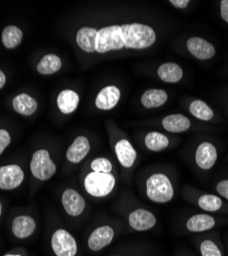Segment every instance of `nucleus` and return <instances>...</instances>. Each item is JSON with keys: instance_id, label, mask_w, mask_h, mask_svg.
I'll return each mask as SVG.
<instances>
[{"instance_id": "nucleus-30", "label": "nucleus", "mask_w": 228, "mask_h": 256, "mask_svg": "<svg viewBox=\"0 0 228 256\" xmlns=\"http://www.w3.org/2000/svg\"><path fill=\"white\" fill-rule=\"evenodd\" d=\"M216 194L228 203V178H221L215 184Z\"/></svg>"}, {"instance_id": "nucleus-22", "label": "nucleus", "mask_w": 228, "mask_h": 256, "mask_svg": "<svg viewBox=\"0 0 228 256\" xmlns=\"http://www.w3.org/2000/svg\"><path fill=\"white\" fill-rule=\"evenodd\" d=\"M168 94L163 90L152 88L145 92L141 96V104L146 109H156L168 102Z\"/></svg>"}, {"instance_id": "nucleus-20", "label": "nucleus", "mask_w": 228, "mask_h": 256, "mask_svg": "<svg viewBox=\"0 0 228 256\" xmlns=\"http://www.w3.org/2000/svg\"><path fill=\"white\" fill-rule=\"evenodd\" d=\"M159 79L165 83H178L182 80L184 72L177 62H164L157 69Z\"/></svg>"}, {"instance_id": "nucleus-31", "label": "nucleus", "mask_w": 228, "mask_h": 256, "mask_svg": "<svg viewBox=\"0 0 228 256\" xmlns=\"http://www.w3.org/2000/svg\"><path fill=\"white\" fill-rule=\"evenodd\" d=\"M11 140V134L5 130H0V155H2L6 148L10 146Z\"/></svg>"}, {"instance_id": "nucleus-24", "label": "nucleus", "mask_w": 228, "mask_h": 256, "mask_svg": "<svg viewBox=\"0 0 228 256\" xmlns=\"http://www.w3.org/2000/svg\"><path fill=\"white\" fill-rule=\"evenodd\" d=\"M59 110L63 114L73 113L78 106L79 96L77 92L71 90H65L61 92L57 98Z\"/></svg>"}, {"instance_id": "nucleus-39", "label": "nucleus", "mask_w": 228, "mask_h": 256, "mask_svg": "<svg viewBox=\"0 0 228 256\" xmlns=\"http://www.w3.org/2000/svg\"><path fill=\"white\" fill-rule=\"evenodd\" d=\"M151 256H155V255H151ZM156 256H158V255H156Z\"/></svg>"}, {"instance_id": "nucleus-14", "label": "nucleus", "mask_w": 228, "mask_h": 256, "mask_svg": "<svg viewBox=\"0 0 228 256\" xmlns=\"http://www.w3.org/2000/svg\"><path fill=\"white\" fill-rule=\"evenodd\" d=\"M24 180V170L18 164H9L0 167V190H16L23 184Z\"/></svg>"}, {"instance_id": "nucleus-17", "label": "nucleus", "mask_w": 228, "mask_h": 256, "mask_svg": "<svg viewBox=\"0 0 228 256\" xmlns=\"http://www.w3.org/2000/svg\"><path fill=\"white\" fill-rule=\"evenodd\" d=\"M92 150L90 140L85 136H77L69 146L66 151V160L72 164L77 165L84 161Z\"/></svg>"}, {"instance_id": "nucleus-25", "label": "nucleus", "mask_w": 228, "mask_h": 256, "mask_svg": "<svg viewBox=\"0 0 228 256\" xmlns=\"http://www.w3.org/2000/svg\"><path fill=\"white\" fill-rule=\"evenodd\" d=\"M14 110L24 116H31L37 110V102L27 94H18L13 100Z\"/></svg>"}, {"instance_id": "nucleus-1", "label": "nucleus", "mask_w": 228, "mask_h": 256, "mask_svg": "<svg viewBox=\"0 0 228 256\" xmlns=\"http://www.w3.org/2000/svg\"><path fill=\"white\" fill-rule=\"evenodd\" d=\"M156 39L154 29L141 23L103 27L97 30L96 52L104 54L122 50H146Z\"/></svg>"}, {"instance_id": "nucleus-29", "label": "nucleus", "mask_w": 228, "mask_h": 256, "mask_svg": "<svg viewBox=\"0 0 228 256\" xmlns=\"http://www.w3.org/2000/svg\"><path fill=\"white\" fill-rule=\"evenodd\" d=\"M156 249L149 246L131 247L129 249H119L109 256H151Z\"/></svg>"}, {"instance_id": "nucleus-7", "label": "nucleus", "mask_w": 228, "mask_h": 256, "mask_svg": "<svg viewBox=\"0 0 228 256\" xmlns=\"http://www.w3.org/2000/svg\"><path fill=\"white\" fill-rule=\"evenodd\" d=\"M53 256H80V247L73 234L64 228H56L50 238Z\"/></svg>"}, {"instance_id": "nucleus-3", "label": "nucleus", "mask_w": 228, "mask_h": 256, "mask_svg": "<svg viewBox=\"0 0 228 256\" xmlns=\"http://www.w3.org/2000/svg\"><path fill=\"white\" fill-rule=\"evenodd\" d=\"M144 193L147 199L153 203H170L176 195L175 182L167 172H154L144 182Z\"/></svg>"}, {"instance_id": "nucleus-34", "label": "nucleus", "mask_w": 228, "mask_h": 256, "mask_svg": "<svg viewBox=\"0 0 228 256\" xmlns=\"http://www.w3.org/2000/svg\"><path fill=\"white\" fill-rule=\"evenodd\" d=\"M173 6H175L176 8L179 10H184L187 8L190 4L189 0H170L169 2Z\"/></svg>"}, {"instance_id": "nucleus-27", "label": "nucleus", "mask_w": 228, "mask_h": 256, "mask_svg": "<svg viewBox=\"0 0 228 256\" xmlns=\"http://www.w3.org/2000/svg\"><path fill=\"white\" fill-rule=\"evenodd\" d=\"M190 114L200 121H211L214 118V112L210 106L201 100H194L189 104Z\"/></svg>"}, {"instance_id": "nucleus-6", "label": "nucleus", "mask_w": 228, "mask_h": 256, "mask_svg": "<svg viewBox=\"0 0 228 256\" xmlns=\"http://www.w3.org/2000/svg\"><path fill=\"white\" fill-rule=\"evenodd\" d=\"M226 224H228V218L225 216H217L211 213L201 212L186 218L182 224V228L186 234H197L215 230L217 228Z\"/></svg>"}, {"instance_id": "nucleus-16", "label": "nucleus", "mask_w": 228, "mask_h": 256, "mask_svg": "<svg viewBox=\"0 0 228 256\" xmlns=\"http://www.w3.org/2000/svg\"><path fill=\"white\" fill-rule=\"evenodd\" d=\"M37 228L36 220L26 214L18 216L12 222V234L17 240H28L30 239Z\"/></svg>"}, {"instance_id": "nucleus-12", "label": "nucleus", "mask_w": 228, "mask_h": 256, "mask_svg": "<svg viewBox=\"0 0 228 256\" xmlns=\"http://www.w3.org/2000/svg\"><path fill=\"white\" fill-rule=\"evenodd\" d=\"M61 203L66 214L73 218L84 216L88 208V204L84 196L73 188H67L63 190L61 196Z\"/></svg>"}, {"instance_id": "nucleus-28", "label": "nucleus", "mask_w": 228, "mask_h": 256, "mask_svg": "<svg viewBox=\"0 0 228 256\" xmlns=\"http://www.w3.org/2000/svg\"><path fill=\"white\" fill-rule=\"evenodd\" d=\"M2 39L4 46L7 48L13 50L21 44L23 39V32L16 26H8L3 31Z\"/></svg>"}, {"instance_id": "nucleus-32", "label": "nucleus", "mask_w": 228, "mask_h": 256, "mask_svg": "<svg viewBox=\"0 0 228 256\" xmlns=\"http://www.w3.org/2000/svg\"><path fill=\"white\" fill-rule=\"evenodd\" d=\"M220 16L226 24H228V0H222L220 2Z\"/></svg>"}, {"instance_id": "nucleus-26", "label": "nucleus", "mask_w": 228, "mask_h": 256, "mask_svg": "<svg viewBox=\"0 0 228 256\" xmlns=\"http://www.w3.org/2000/svg\"><path fill=\"white\" fill-rule=\"evenodd\" d=\"M62 67L61 58L54 54L45 56L37 65L38 73L43 75H52L58 72Z\"/></svg>"}, {"instance_id": "nucleus-36", "label": "nucleus", "mask_w": 228, "mask_h": 256, "mask_svg": "<svg viewBox=\"0 0 228 256\" xmlns=\"http://www.w3.org/2000/svg\"><path fill=\"white\" fill-rule=\"evenodd\" d=\"M6 82H7V77H6V74L0 70V90H2L4 86H5V84H6Z\"/></svg>"}, {"instance_id": "nucleus-10", "label": "nucleus", "mask_w": 228, "mask_h": 256, "mask_svg": "<svg viewBox=\"0 0 228 256\" xmlns=\"http://www.w3.org/2000/svg\"><path fill=\"white\" fill-rule=\"evenodd\" d=\"M219 158L217 146L208 140L201 142L195 148L193 161L195 166L203 172H211Z\"/></svg>"}, {"instance_id": "nucleus-19", "label": "nucleus", "mask_w": 228, "mask_h": 256, "mask_svg": "<svg viewBox=\"0 0 228 256\" xmlns=\"http://www.w3.org/2000/svg\"><path fill=\"white\" fill-rule=\"evenodd\" d=\"M164 130L171 134H182L190 130L191 121L183 114H171L161 121Z\"/></svg>"}, {"instance_id": "nucleus-2", "label": "nucleus", "mask_w": 228, "mask_h": 256, "mask_svg": "<svg viewBox=\"0 0 228 256\" xmlns=\"http://www.w3.org/2000/svg\"><path fill=\"white\" fill-rule=\"evenodd\" d=\"M117 186L115 165L107 157H96L88 166L82 176V188L94 199H106Z\"/></svg>"}, {"instance_id": "nucleus-15", "label": "nucleus", "mask_w": 228, "mask_h": 256, "mask_svg": "<svg viewBox=\"0 0 228 256\" xmlns=\"http://www.w3.org/2000/svg\"><path fill=\"white\" fill-rule=\"evenodd\" d=\"M188 52L199 60H208L216 56V48L213 44L198 36H192L186 42Z\"/></svg>"}, {"instance_id": "nucleus-9", "label": "nucleus", "mask_w": 228, "mask_h": 256, "mask_svg": "<svg viewBox=\"0 0 228 256\" xmlns=\"http://www.w3.org/2000/svg\"><path fill=\"white\" fill-rule=\"evenodd\" d=\"M30 172L38 182H47L57 172V165L46 148H39L32 155L30 161Z\"/></svg>"}, {"instance_id": "nucleus-35", "label": "nucleus", "mask_w": 228, "mask_h": 256, "mask_svg": "<svg viewBox=\"0 0 228 256\" xmlns=\"http://www.w3.org/2000/svg\"><path fill=\"white\" fill-rule=\"evenodd\" d=\"M3 256H29V254L25 248H20V249H16L14 251L8 252Z\"/></svg>"}, {"instance_id": "nucleus-18", "label": "nucleus", "mask_w": 228, "mask_h": 256, "mask_svg": "<svg viewBox=\"0 0 228 256\" xmlns=\"http://www.w3.org/2000/svg\"><path fill=\"white\" fill-rule=\"evenodd\" d=\"M120 90L115 85H108L103 88L97 96L95 104L101 111H109L114 109L120 100Z\"/></svg>"}, {"instance_id": "nucleus-37", "label": "nucleus", "mask_w": 228, "mask_h": 256, "mask_svg": "<svg viewBox=\"0 0 228 256\" xmlns=\"http://www.w3.org/2000/svg\"><path fill=\"white\" fill-rule=\"evenodd\" d=\"M224 246H225V251H226V255L228 256V232L225 236V241H224Z\"/></svg>"}, {"instance_id": "nucleus-21", "label": "nucleus", "mask_w": 228, "mask_h": 256, "mask_svg": "<svg viewBox=\"0 0 228 256\" xmlns=\"http://www.w3.org/2000/svg\"><path fill=\"white\" fill-rule=\"evenodd\" d=\"M144 144L148 151L153 153H159L167 150L171 146V140L167 136L161 132H151L145 136Z\"/></svg>"}, {"instance_id": "nucleus-38", "label": "nucleus", "mask_w": 228, "mask_h": 256, "mask_svg": "<svg viewBox=\"0 0 228 256\" xmlns=\"http://www.w3.org/2000/svg\"><path fill=\"white\" fill-rule=\"evenodd\" d=\"M2 214H3V204L0 202V216H2Z\"/></svg>"}, {"instance_id": "nucleus-33", "label": "nucleus", "mask_w": 228, "mask_h": 256, "mask_svg": "<svg viewBox=\"0 0 228 256\" xmlns=\"http://www.w3.org/2000/svg\"><path fill=\"white\" fill-rule=\"evenodd\" d=\"M174 256H198V255L187 248H178V249H175Z\"/></svg>"}, {"instance_id": "nucleus-13", "label": "nucleus", "mask_w": 228, "mask_h": 256, "mask_svg": "<svg viewBox=\"0 0 228 256\" xmlns=\"http://www.w3.org/2000/svg\"><path fill=\"white\" fill-rule=\"evenodd\" d=\"M113 151L118 164L124 172H130L134 168L138 159V153L128 138H121L117 140L114 142Z\"/></svg>"}, {"instance_id": "nucleus-4", "label": "nucleus", "mask_w": 228, "mask_h": 256, "mask_svg": "<svg viewBox=\"0 0 228 256\" xmlns=\"http://www.w3.org/2000/svg\"><path fill=\"white\" fill-rule=\"evenodd\" d=\"M119 230L114 224H102L95 226L86 238L87 252L96 255L107 249L117 238Z\"/></svg>"}, {"instance_id": "nucleus-5", "label": "nucleus", "mask_w": 228, "mask_h": 256, "mask_svg": "<svg viewBox=\"0 0 228 256\" xmlns=\"http://www.w3.org/2000/svg\"><path fill=\"white\" fill-rule=\"evenodd\" d=\"M184 195L187 201L203 212L211 213V214H215V213H221L224 216L228 214V203L217 194L202 193V192L195 188L186 186Z\"/></svg>"}, {"instance_id": "nucleus-11", "label": "nucleus", "mask_w": 228, "mask_h": 256, "mask_svg": "<svg viewBox=\"0 0 228 256\" xmlns=\"http://www.w3.org/2000/svg\"><path fill=\"white\" fill-rule=\"evenodd\" d=\"M127 222L132 230L148 232L157 224V218L147 208L137 207L127 214Z\"/></svg>"}, {"instance_id": "nucleus-8", "label": "nucleus", "mask_w": 228, "mask_h": 256, "mask_svg": "<svg viewBox=\"0 0 228 256\" xmlns=\"http://www.w3.org/2000/svg\"><path fill=\"white\" fill-rule=\"evenodd\" d=\"M191 243L198 256H227L219 232L212 230L194 234Z\"/></svg>"}, {"instance_id": "nucleus-23", "label": "nucleus", "mask_w": 228, "mask_h": 256, "mask_svg": "<svg viewBox=\"0 0 228 256\" xmlns=\"http://www.w3.org/2000/svg\"><path fill=\"white\" fill-rule=\"evenodd\" d=\"M97 30L92 27H82L76 34L77 46L86 52H96Z\"/></svg>"}]
</instances>
